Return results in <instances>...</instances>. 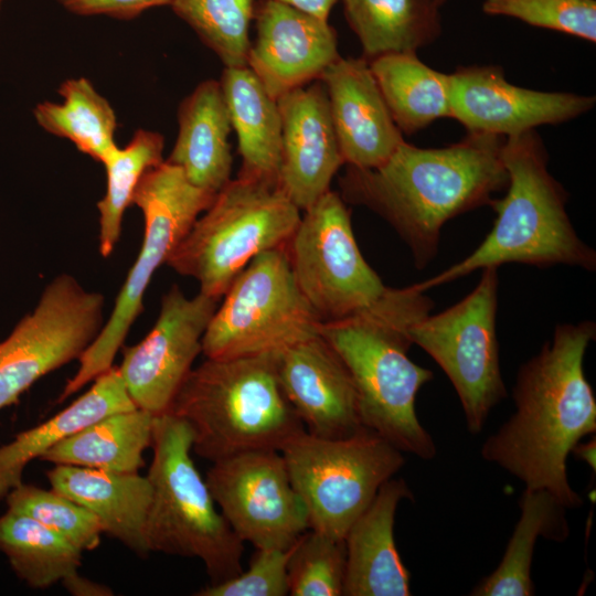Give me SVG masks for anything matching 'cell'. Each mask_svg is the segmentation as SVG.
I'll return each mask as SVG.
<instances>
[{
	"label": "cell",
	"instance_id": "6da1fadb",
	"mask_svg": "<svg viewBox=\"0 0 596 596\" xmlns=\"http://www.w3.org/2000/svg\"><path fill=\"white\" fill-rule=\"evenodd\" d=\"M596 324L555 327L553 338L523 363L513 389L515 412L489 436L481 456L528 489L553 494L566 509L582 505L567 478V457L596 432V398L584 373V355Z\"/></svg>",
	"mask_w": 596,
	"mask_h": 596
},
{
	"label": "cell",
	"instance_id": "7a4b0ae2",
	"mask_svg": "<svg viewBox=\"0 0 596 596\" xmlns=\"http://www.w3.org/2000/svg\"><path fill=\"white\" fill-rule=\"evenodd\" d=\"M500 136L468 134L441 148L406 141L380 167L347 166L339 179L345 203L365 206L383 217L425 267L437 254L440 231L450 219L490 205L507 189Z\"/></svg>",
	"mask_w": 596,
	"mask_h": 596
},
{
	"label": "cell",
	"instance_id": "3957f363",
	"mask_svg": "<svg viewBox=\"0 0 596 596\" xmlns=\"http://www.w3.org/2000/svg\"><path fill=\"white\" fill-rule=\"evenodd\" d=\"M432 308L433 301L414 285L387 287L363 311L321 322L319 329L352 376L362 425L424 460L435 457L436 446L417 418L415 401L433 373L408 358V328Z\"/></svg>",
	"mask_w": 596,
	"mask_h": 596
},
{
	"label": "cell",
	"instance_id": "277c9868",
	"mask_svg": "<svg viewBox=\"0 0 596 596\" xmlns=\"http://www.w3.org/2000/svg\"><path fill=\"white\" fill-rule=\"evenodd\" d=\"M502 160L509 181L505 195L490 204L497 213L492 230L465 259L414 284L417 289L425 291L477 269L510 263L595 270L596 253L571 224L566 192L549 172L547 152L535 129L507 137Z\"/></svg>",
	"mask_w": 596,
	"mask_h": 596
},
{
	"label": "cell",
	"instance_id": "5b68a950",
	"mask_svg": "<svg viewBox=\"0 0 596 596\" xmlns=\"http://www.w3.org/2000/svg\"><path fill=\"white\" fill-rule=\"evenodd\" d=\"M277 359L206 358L190 371L168 413L189 425L198 456L214 462L251 450L280 451L306 430L279 385Z\"/></svg>",
	"mask_w": 596,
	"mask_h": 596
},
{
	"label": "cell",
	"instance_id": "8992f818",
	"mask_svg": "<svg viewBox=\"0 0 596 596\" xmlns=\"http://www.w3.org/2000/svg\"><path fill=\"white\" fill-rule=\"evenodd\" d=\"M192 430L182 418L155 416L146 543L149 552L200 560L216 584L243 571L244 545L216 510L192 460Z\"/></svg>",
	"mask_w": 596,
	"mask_h": 596
},
{
	"label": "cell",
	"instance_id": "52a82bcc",
	"mask_svg": "<svg viewBox=\"0 0 596 596\" xmlns=\"http://www.w3.org/2000/svg\"><path fill=\"white\" fill-rule=\"evenodd\" d=\"M300 217L278 185L237 177L215 194L166 264L221 300L256 256L287 245Z\"/></svg>",
	"mask_w": 596,
	"mask_h": 596
},
{
	"label": "cell",
	"instance_id": "ba28073f",
	"mask_svg": "<svg viewBox=\"0 0 596 596\" xmlns=\"http://www.w3.org/2000/svg\"><path fill=\"white\" fill-rule=\"evenodd\" d=\"M215 194L193 185L175 164L162 161L139 181L132 203L143 214V238L136 262L116 298L110 317L94 342L79 356L76 373L66 382L57 402L65 401L113 366L157 269L185 237Z\"/></svg>",
	"mask_w": 596,
	"mask_h": 596
},
{
	"label": "cell",
	"instance_id": "9c48e42d",
	"mask_svg": "<svg viewBox=\"0 0 596 596\" xmlns=\"http://www.w3.org/2000/svg\"><path fill=\"white\" fill-rule=\"evenodd\" d=\"M280 453L310 529L338 540L405 462L401 450L365 427L342 438L305 430Z\"/></svg>",
	"mask_w": 596,
	"mask_h": 596
},
{
	"label": "cell",
	"instance_id": "30bf717a",
	"mask_svg": "<svg viewBox=\"0 0 596 596\" xmlns=\"http://www.w3.org/2000/svg\"><path fill=\"white\" fill-rule=\"evenodd\" d=\"M285 247L259 254L232 281L204 332L205 358L280 353L319 333Z\"/></svg>",
	"mask_w": 596,
	"mask_h": 596
},
{
	"label": "cell",
	"instance_id": "8fae6325",
	"mask_svg": "<svg viewBox=\"0 0 596 596\" xmlns=\"http://www.w3.org/2000/svg\"><path fill=\"white\" fill-rule=\"evenodd\" d=\"M497 269L483 268L464 299L408 328L412 343L436 361L455 387L471 434L482 430L491 409L507 396L496 332Z\"/></svg>",
	"mask_w": 596,
	"mask_h": 596
},
{
	"label": "cell",
	"instance_id": "7c38bea8",
	"mask_svg": "<svg viewBox=\"0 0 596 596\" xmlns=\"http://www.w3.org/2000/svg\"><path fill=\"white\" fill-rule=\"evenodd\" d=\"M304 212L285 247L300 291L321 322L363 311L387 286L364 259L344 200L329 190Z\"/></svg>",
	"mask_w": 596,
	"mask_h": 596
},
{
	"label": "cell",
	"instance_id": "4fadbf2b",
	"mask_svg": "<svg viewBox=\"0 0 596 596\" xmlns=\"http://www.w3.org/2000/svg\"><path fill=\"white\" fill-rule=\"evenodd\" d=\"M105 298L68 274L55 277L34 310L0 341V409L84 353L105 324Z\"/></svg>",
	"mask_w": 596,
	"mask_h": 596
},
{
	"label": "cell",
	"instance_id": "5bb4252c",
	"mask_svg": "<svg viewBox=\"0 0 596 596\" xmlns=\"http://www.w3.org/2000/svg\"><path fill=\"white\" fill-rule=\"evenodd\" d=\"M204 479L243 543L288 550L310 529L306 507L279 450H251L220 459L212 462Z\"/></svg>",
	"mask_w": 596,
	"mask_h": 596
},
{
	"label": "cell",
	"instance_id": "9a60e30c",
	"mask_svg": "<svg viewBox=\"0 0 596 596\" xmlns=\"http://www.w3.org/2000/svg\"><path fill=\"white\" fill-rule=\"evenodd\" d=\"M219 301L201 292L188 298L177 285L162 297L155 326L139 343L124 349L118 366L137 408L155 416L169 412L202 353V339Z\"/></svg>",
	"mask_w": 596,
	"mask_h": 596
},
{
	"label": "cell",
	"instance_id": "2e32d148",
	"mask_svg": "<svg viewBox=\"0 0 596 596\" xmlns=\"http://www.w3.org/2000/svg\"><path fill=\"white\" fill-rule=\"evenodd\" d=\"M449 75L451 118L468 134L514 136L568 121L595 105L594 96L513 85L494 65L461 66Z\"/></svg>",
	"mask_w": 596,
	"mask_h": 596
},
{
	"label": "cell",
	"instance_id": "e0dca14e",
	"mask_svg": "<svg viewBox=\"0 0 596 596\" xmlns=\"http://www.w3.org/2000/svg\"><path fill=\"white\" fill-rule=\"evenodd\" d=\"M254 21L257 34L247 66L275 99L319 79L340 56L327 20L276 0H257Z\"/></svg>",
	"mask_w": 596,
	"mask_h": 596
},
{
	"label": "cell",
	"instance_id": "ac0fdd59",
	"mask_svg": "<svg viewBox=\"0 0 596 596\" xmlns=\"http://www.w3.org/2000/svg\"><path fill=\"white\" fill-rule=\"evenodd\" d=\"M277 375L307 433L342 438L364 428L352 376L320 333L278 353Z\"/></svg>",
	"mask_w": 596,
	"mask_h": 596
},
{
	"label": "cell",
	"instance_id": "d6986e66",
	"mask_svg": "<svg viewBox=\"0 0 596 596\" xmlns=\"http://www.w3.org/2000/svg\"><path fill=\"white\" fill-rule=\"evenodd\" d=\"M281 117L279 188L305 211L330 190L344 164L320 79L277 98Z\"/></svg>",
	"mask_w": 596,
	"mask_h": 596
},
{
	"label": "cell",
	"instance_id": "ffe728a7",
	"mask_svg": "<svg viewBox=\"0 0 596 596\" xmlns=\"http://www.w3.org/2000/svg\"><path fill=\"white\" fill-rule=\"evenodd\" d=\"M319 79L327 91L344 164L361 169L383 164L405 140L390 114L369 60L339 56Z\"/></svg>",
	"mask_w": 596,
	"mask_h": 596
},
{
	"label": "cell",
	"instance_id": "44dd1931",
	"mask_svg": "<svg viewBox=\"0 0 596 596\" xmlns=\"http://www.w3.org/2000/svg\"><path fill=\"white\" fill-rule=\"evenodd\" d=\"M413 494L403 479L391 478L344 536V596H408L409 572L398 554L394 522L398 503Z\"/></svg>",
	"mask_w": 596,
	"mask_h": 596
},
{
	"label": "cell",
	"instance_id": "7402d4cb",
	"mask_svg": "<svg viewBox=\"0 0 596 596\" xmlns=\"http://www.w3.org/2000/svg\"><path fill=\"white\" fill-rule=\"evenodd\" d=\"M46 476L51 489L92 512L104 533L141 557L150 553L145 535L151 502L147 476L68 465H55Z\"/></svg>",
	"mask_w": 596,
	"mask_h": 596
},
{
	"label": "cell",
	"instance_id": "603a6c76",
	"mask_svg": "<svg viewBox=\"0 0 596 596\" xmlns=\"http://www.w3.org/2000/svg\"><path fill=\"white\" fill-rule=\"evenodd\" d=\"M179 132L167 161L195 187L216 194L231 180L232 124L221 83H200L180 104Z\"/></svg>",
	"mask_w": 596,
	"mask_h": 596
},
{
	"label": "cell",
	"instance_id": "cb8c5ba5",
	"mask_svg": "<svg viewBox=\"0 0 596 596\" xmlns=\"http://www.w3.org/2000/svg\"><path fill=\"white\" fill-rule=\"evenodd\" d=\"M220 83L242 159L237 177L279 187L281 117L277 99L248 66L225 67Z\"/></svg>",
	"mask_w": 596,
	"mask_h": 596
},
{
	"label": "cell",
	"instance_id": "d4e9b609",
	"mask_svg": "<svg viewBox=\"0 0 596 596\" xmlns=\"http://www.w3.org/2000/svg\"><path fill=\"white\" fill-rule=\"evenodd\" d=\"M134 408L118 368L111 366L64 409L0 446V500L23 482V471L29 462L40 459L53 446L95 421Z\"/></svg>",
	"mask_w": 596,
	"mask_h": 596
},
{
	"label": "cell",
	"instance_id": "484cf974",
	"mask_svg": "<svg viewBox=\"0 0 596 596\" xmlns=\"http://www.w3.org/2000/svg\"><path fill=\"white\" fill-rule=\"evenodd\" d=\"M155 415L140 408L117 412L79 429L40 460L113 472H139L152 444Z\"/></svg>",
	"mask_w": 596,
	"mask_h": 596
},
{
	"label": "cell",
	"instance_id": "4316f807",
	"mask_svg": "<svg viewBox=\"0 0 596 596\" xmlns=\"http://www.w3.org/2000/svg\"><path fill=\"white\" fill-rule=\"evenodd\" d=\"M390 114L405 134L451 117L450 75L423 63L416 52H394L369 60Z\"/></svg>",
	"mask_w": 596,
	"mask_h": 596
},
{
	"label": "cell",
	"instance_id": "83f0119b",
	"mask_svg": "<svg viewBox=\"0 0 596 596\" xmlns=\"http://www.w3.org/2000/svg\"><path fill=\"white\" fill-rule=\"evenodd\" d=\"M344 15L368 60L416 52L441 32L437 0H341Z\"/></svg>",
	"mask_w": 596,
	"mask_h": 596
},
{
	"label": "cell",
	"instance_id": "f1b7e54d",
	"mask_svg": "<svg viewBox=\"0 0 596 596\" xmlns=\"http://www.w3.org/2000/svg\"><path fill=\"white\" fill-rule=\"evenodd\" d=\"M520 519L498 567L472 589L475 596H530L531 565L539 536L562 542L570 534L566 508L549 491L525 488Z\"/></svg>",
	"mask_w": 596,
	"mask_h": 596
},
{
	"label": "cell",
	"instance_id": "f546056e",
	"mask_svg": "<svg viewBox=\"0 0 596 596\" xmlns=\"http://www.w3.org/2000/svg\"><path fill=\"white\" fill-rule=\"evenodd\" d=\"M62 103H39L35 120L47 132L71 140L76 148L98 162L117 147L116 115L85 77L70 78L58 88Z\"/></svg>",
	"mask_w": 596,
	"mask_h": 596
},
{
	"label": "cell",
	"instance_id": "4dcf8cb0",
	"mask_svg": "<svg viewBox=\"0 0 596 596\" xmlns=\"http://www.w3.org/2000/svg\"><path fill=\"white\" fill-rule=\"evenodd\" d=\"M0 552L15 575L43 589L77 573L83 551L34 519L12 511L0 515Z\"/></svg>",
	"mask_w": 596,
	"mask_h": 596
},
{
	"label": "cell",
	"instance_id": "1f68e13d",
	"mask_svg": "<svg viewBox=\"0 0 596 596\" xmlns=\"http://www.w3.org/2000/svg\"><path fill=\"white\" fill-rule=\"evenodd\" d=\"M164 138L156 131L138 129L124 147H116L102 162L106 169V193L97 203L99 212V253L108 257L121 234L125 210L142 175L163 160Z\"/></svg>",
	"mask_w": 596,
	"mask_h": 596
},
{
	"label": "cell",
	"instance_id": "d6a6232c",
	"mask_svg": "<svg viewBox=\"0 0 596 596\" xmlns=\"http://www.w3.org/2000/svg\"><path fill=\"white\" fill-rule=\"evenodd\" d=\"M257 0H172L170 7L225 67L247 66Z\"/></svg>",
	"mask_w": 596,
	"mask_h": 596
},
{
	"label": "cell",
	"instance_id": "836d02e7",
	"mask_svg": "<svg viewBox=\"0 0 596 596\" xmlns=\"http://www.w3.org/2000/svg\"><path fill=\"white\" fill-rule=\"evenodd\" d=\"M345 575L344 540L308 529L289 549L288 595L340 596Z\"/></svg>",
	"mask_w": 596,
	"mask_h": 596
},
{
	"label": "cell",
	"instance_id": "e575fe53",
	"mask_svg": "<svg viewBox=\"0 0 596 596\" xmlns=\"http://www.w3.org/2000/svg\"><path fill=\"white\" fill-rule=\"evenodd\" d=\"M4 500L9 510L34 519L83 552L93 551L100 544L104 531L97 518L53 489L22 482Z\"/></svg>",
	"mask_w": 596,
	"mask_h": 596
},
{
	"label": "cell",
	"instance_id": "d590c367",
	"mask_svg": "<svg viewBox=\"0 0 596 596\" xmlns=\"http://www.w3.org/2000/svg\"><path fill=\"white\" fill-rule=\"evenodd\" d=\"M483 12L596 42L595 0H485Z\"/></svg>",
	"mask_w": 596,
	"mask_h": 596
},
{
	"label": "cell",
	"instance_id": "8d00e7d4",
	"mask_svg": "<svg viewBox=\"0 0 596 596\" xmlns=\"http://www.w3.org/2000/svg\"><path fill=\"white\" fill-rule=\"evenodd\" d=\"M290 549V547H289ZM288 550L256 549L247 571L199 589L198 596H285L288 595Z\"/></svg>",
	"mask_w": 596,
	"mask_h": 596
},
{
	"label": "cell",
	"instance_id": "74e56055",
	"mask_svg": "<svg viewBox=\"0 0 596 596\" xmlns=\"http://www.w3.org/2000/svg\"><path fill=\"white\" fill-rule=\"evenodd\" d=\"M65 10L78 15L105 14L130 20L143 11L170 6L172 0H56Z\"/></svg>",
	"mask_w": 596,
	"mask_h": 596
},
{
	"label": "cell",
	"instance_id": "f35d334b",
	"mask_svg": "<svg viewBox=\"0 0 596 596\" xmlns=\"http://www.w3.org/2000/svg\"><path fill=\"white\" fill-rule=\"evenodd\" d=\"M61 584L72 595L75 596H109L113 590L100 583L83 577L77 573L64 578Z\"/></svg>",
	"mask_w": 596,
	"mask_h": 596
},
{
	"label": "cell",
	"instance_id": "ab89813d",
	"mask_svg": "<svg viewBox=\"0 0 596 596\" xmlns=\"http://www.w3.org/2000/svg\"><path fill=\"white\" fill-rule=\"evenodd\" d=\"M319 19L327 20L338 0H276Z\"/></svg>",
	"mask_w": 596,
	"mask_h": 596
},
{
	"label": "cell",
	"instance_id": "60d3db41",
	"mask_svg": "<svg viewBox=\"0 0 596 596\" xmlns=\"http://www.w3.org/2000/svg\"><path fill=\"white\" fill-rule=\"evenodd\" d=\"M576 451L583 460H586L590 467L595 470V440L586 445H576L572 451Z\"/></svg>",
	"mask_w": 596,
	"mask_h": 596
},
{
	"label": "cell",
	"instance_id": "b9f144b4",
	"mask_svg": "<svg viewBox=\"0 0 596 596\" xmlns=\"http://www.w3.org/2000/svg\"><path fill=\"white\" fill-rule=\"evenodd\" d=\"M440 6H443L447 0H437Z\"/></svg>",
	"mask_w": 596,
	"mask_h": 596
},
{
	"label": "cell",
	"instance_id": "7bdbcfd3",
	"mask_svg": "<svg viewBox=\"0 0 596 596\" xmlns=\"http://www.w3.org/2000/svg\"><path fill=\"white\" fill-rule=\"evenodd\" d=\"M2 2H3V0H0V11H1V7H2Z\"/></svg>",
	"mask_w": 596,
	"mask_h": 596
}]
</instances>
